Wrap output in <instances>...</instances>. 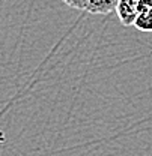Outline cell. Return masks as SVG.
Returning <instances> with one entry per match:
<instances>
[{"mask_svg": "<svg viewBox=\"0 0 152 156\" xmlns=\"http://www.w3.org/2000/svg\"><path fill=\"white\" fill-rule=\"evenodd\" d=\"M119 0H89L87 12L89 14H98V15H109L116 12Z\"/></svg>", "mask_w": 152, "mask_h": 156, "instance_id": "2", "label": "cell"}, {"mask_svg": "<svg viewBox=\"0 0 152 156\" xmlns=\"http://www.w3.org/2000/svg\"><path fill=\"white\" fill-rule=\"evenodd\" d=\"M65 5H68L72 9H78V11H87L89 6V0H62Z\"/></svg>", "mask_w": 152, "mask_h": 156, "instance_id": "4", "label": "cell"}, {"mask_svg": "<svg viewBox=\"0 0 152 156\" xmlns=\"http://www.w3.org/2000/svg\"><path fill=\"white\" fill-rule=\"evenodd\" d=\"M139 2H140V11L152 8V0H139Z\"/></svg>", "mask_w": 152, "mask_h": 156, "instance_id": "5", "label": "cell"}, {"mask_svg": "<svg viewBox=\"0 0 152 156\" xmlns=\"http://www.w3.org/2000/svg\"><path fill=\"white\" fill-rule=\"evenodd\" d=\"M134 27L140 32H148L152 33V8L148 9H142L139 17L134 23Z\"/></svg>", "mask_w": 152, "mask_h": 156, "instance_id": "3", "label": "cell"}, {"mask_svg": "<svg viewBox=\"0 0 152 156\" xmlns=\"http://www.w3.org/2000/svg\"><path fill=\"white\" fill-rule=\"evenodd\" d=\"M116 14L122 26H134L135 20L140 14V2L139 0H119Z\"/></svg>", "mask_w": 152, "mask_h": 156, "instance_id": "1", "label": "cell"}]
</instances>
